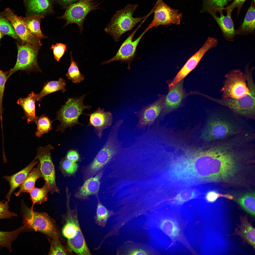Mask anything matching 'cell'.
<instances>
[{
	"instance_id": "1",
	"label": "cell",
	"mask_w": 255,
	"mask_h": 255,
	"mask_svg": "<svg viewBox=\"0 0 255 255\" xmlns=\"http://www.w3.org/2000/svg\"><path fill=\"white\" fill-rule=\"evenodd\" d=\"M164 168V183L168 186L191 187L197 178V166L185 154L166 161Z\"/></svg>"
},
{
	"instance_id": "2",
	"label": "cell",
	"mask_w": 255,
	"mask_h": 255,
	"mask_svg": "<svg viewBox=\"0 0 255 255\" xmlns=\"http://www.w3.org/2000/svg\"><path fill=\"white\" fill-rule=\"evenodd\" d=\"M123 121L120 119L112 126L105 144L92 161L81 170L84 182L101 171L107 164L115 160L122 150V143L118 137L119 128Z\"/></svg>"
},
{
	"instance_id": "3",
	"label": "cell",
	"mask_w": 255,
	"mask_h": 255,
	"mask_svg": "<svg viewBox=\"0 0 255 255\" xmlns=\"http://www.w3.org/2000/svg\"><path fill=\"white\" fill-rule=\"evenodd\" d=\"M153 215L152 222L153 226L167 236L172 244L179 242L192 254H198L185 236L184 231L187 223L179 212L166 209L155 212Z\"/></svg>"
},
{
	"instance_id": "4",
	"label": "cell",
	"mask_w": 255,
	"mask_h": 255,
	"mask_svg": "<svg viewBox=\"0 0 255 255\" xmlns=\"http://www.w3.org/2000/svg\"><path fill=\"white\" fill-rule=\"evenodd\" d=\"M251 129L246 127L242 121L223 113L212 114L202 131L201 138L204 141L218 140Z\"/></svg>"
},
{
	"instance_id": "5",
	"label": "cell",
	"mask_w": 255,
	"mask_h": 255,
	"mask_svg": "<svg viewBox=\"0 0 255 255\" xmlns=\"http://www.w3.org/2000/svg\"><path fill=\"white\" fill-rule=\"evenodd\" d=\"M66 197L67 212L62 234L68 239V246L70 250L78 255H89L91 252L80 226L76 208L71 209L69 205L71 196L67 195Z\"/></svg>"
},
{
	"instance_id": "6",
	"label": "cell",
	"mask_w": 255,
	"mask_h": 255,
	"mask_svg": "<svg viewBox=\"0 0 255 255\" xmlns=\"http://www.w3.org/2000/svg\"><path fill=\"white\" fill-rule=\"evenodd\" d=\"M249 93L239 99H217L205 95L204 97L212 101L227 107L238 116L249 119H255V86L252 74L246 75Z\"/></svg>"
},
{
	"instance_id": "7",
	"label": "cell",
	"mask_w": 255,
	"mask_h": 255,
	"mask_svg": "<svg viewBox=\"0 0 255 255\" xmlns=\"http://www.w3.org/2000/svg\"><path fill=\"white\" fill-rule=\"evenodd\" d=\"M136 4L128 5L123 9L116 12L104 29L115 42L118 41L121 36L131 30L146 16L134 17L133 14L137 7Z\"/></svg>"
},
{
	"instance_id": "8",
	"label": "cell",
	"mask_w": 255,
	"mask_h": 255,
	"mask_svg": "<svg viewBox=\"0 0 255 255\" xmlns=\"http://www.w3.org/2000/svg\"><path fill=\"white\" fill-rule=\"evenodd\" d=\"M86 95L83 94L78 98L68 99L64 105L57 113L55 120H59L60 124L58 126L56 131L63 133L68 128H71L76 125H84L80 123L79 118L82 115H87L88 114L83 113L85 109L91 108L90 105H85L83 100Z\"/></svg>"
},
{
	"instance_id": "9",
	"label": "cell",
	"mask_w": 255,
	"mask_h": 255,
	"mask_svg": "<svg viewBox=\"0 0 255 255\" xmlns=\"http://www.w3.org/2000/svg\"><path fill=\"white\" fill-rule=\"evenodd\" d=\"M21 202L23 223L25 229L41 232L50 237L58 235L54 225L47 214L35 212L27 207L23 200Z\"/></svg>"
},
{
	"instance_id": "10",
	"label": "cell",
	"mask_w": 255,
	"mask_h": 255,
	"mask_svg": "<svg viewBox=\"0 0 255 255\" xmlns=\"http://www.w3.org/2000/svg\"><path fill=\"white\" fill-rule=\"evenodd\" d=\"M221 91L222 98L239 99L249 93L245 74L239 69L232 70L225 76Z\"/></svg>"
},
{
	"instance_id": "11",
	"label": "cell",
	"mask_w": 255,
	"mask_h": 255,
	"mask_svg": "<svg viewBox=\"0 0 255 255\" xmlns=\"http://www.w3.org/2000/svg\"><path fill=\"white\" fill-rule=\"evenodd\" d=\"M40 47L28 43L18 44L17 61L14 67L8 72V78L14 72L20 70L27 72H41L37 60Z\"/></svg>"
},
{
	"instance_id": "12",
	"label": "cell",
	"mask_w": 255,
	"mask_h": 255,
	"mask_svg": "<svg viewBox=\"0 0 255 255\" xmlns=\"http://www.w3.org/2000/svg\"><path fill=\"white\" fill-rule=\"evenodd\" d=\"M54 149L50 144L40 146L37 149L36 155L39 161L42 178L48 185L51 194L59 193L60 191L56 184L55 168L51 153V151Z\"/></svg>"
},
{
	"instance_id": "13",
	"label": "cell",
	"mask_w": 255,
	"mask_h": 255,
	"mask_svg": "<svg viewBox=\"0 0 255 255\" xmlns=\"http://www.w3.org/2000/svg\"><path fill=\"white\" fill-rule=\"evenodd\" d=\"M95 0H79L70 4L63 15L61 17L67 21L64 26L69 24H76L81 33L83 25L87 14L92 11L98 9L100 3H97Z\"/></svg>"
},
{
	"instance_id": "14",
	"label": "cell",
	"mask_w": 255,
	"mask_h": 255,
	"mask_svg": "<svg viewBox=\"0 0 255 255\" xmlns=\"http://www.w3.org/2000/svg\"><path fill=\"white\" fill-rule=\"evenodd\" d=\"M218 43L217 39L209 37L202 46L188 60L174 78L172 80L166 81L168 84V92L194 69L206 53L210 49L216 47Z\"/></svg>"
},
{
	"instance_id": "15",
	"label": "cell",
	"mask_w": 255,
	"mask_h": 255,
	"mask_svg": "<svg viewBox=\"0 0 255 255\" xmlns=\"http://www.w3.org/2000/svg\"><path fill=\"white\" fill-rule=\"evenodd\" d=\"M153 12L154 13V17L146 28L148 30L161 25H179L182 18V14L178 10L171 8L163 0H157Z\"/></svg>"
},
{
	"instance_id": "16",
	"label": "cell",
	"mask_w": 255,
	"mask_h": 255,
	"mask_svg": "<svg viewBox=\"0 0 255 255\" xmlns=\"http://www.w3.org/2000/svg\"><path fill=\"white\" fill-rule=\"evenodd\" d=\"M158 99L148 105L142 106L140 110L134 112L138 119L137 127L140 129H144L147 125L149 128L154 123L162 110L165 104L166 96L158 94Z\"/></svg>"
},
{
	"instance_id": "17",
	"label": "cell",
	"mask_w": 255,
	"mask_h": 255,
	"mask_svg": "<svg viewBox=\"0 0 255 255\" xmlns=\"http://www.w3.org/2000/svg\"><path fill=\"white\" fill-rule=\"evenodd\" d=\"M0 15L11 23L16 32L20 38L22 43H29L40 47L42 45L39 38L33 35L28 29L22 17L16 15L9 8H6Z\"/></svg>"
},
{
	"instance_id": "18",
	"label": "cell",
	"mask_w": 255,
	"mask_h": 255,
	"mask_svg": "<svg viewBox=\"0 0 255 255\" xmlns=\"http://www.w3.org/2000/svg\"><path fill=\"white\" fill-rule=\"evenodd\" d=\"M140 26H139L123 42L114 57L108 60L104 61L102 64H107L112 62L119 61L121 63H127L128 68L130 69L137 45L143 36L148 30L146 29L140 36L133 41L134 36Z\"/></svg>"
},
{
	"instance_id": "19",
	"label": "cell",
	"mask_w": 255,
	"mask_h": 255,
	"mask_svg": "<svg viewBox=\"0 0 255 255\" xmlns=\"http://www.w3.org/2000/svg\"><path fill=\"white\" fill-rule=\"evenodd\" d=\"M184 80L183 79L180 81L166 96L163 108L158 117H162L177 109L181 105L186 97L191 94L187 93L184 89Z\"/></svg>"
},
{
	"instance_id": "20",
	"label": "cell",
	"mask_w": 255,
	"mask_h": 255,
	"mask_svg": "<svg viewBox=\"0 0 255 255\" xmlns=\"http://www.w3.org/2000/svg\"><path fill=\"white\" fill-rule=\"evenodd\" d=\"M89 117L87 127L92 126L94 132L99 139L102 137L103 131L110 126L113 122V116L109 111H104V109L99 107L90 114H88Z\"/></svg>"
},
{
	"instance_id": "21",
	"label": "cell",
	"mask_w": 255,
	"mask_h": 255,
	"mask_svg": "<svg viewBox=\"0 0 255 255\" xmlns=\"http://www.w3.org/2000/svg\"><path fill=\"white\" fill-rule=\"evenodd\" d=\"M103 170L94 176L87 179L83 184L78 187L74 194V197L78 199L87 200L91 195L98 194L100 188L101 180Z\"/></svg>"
},
{
	"instance_id": "22",
	"label": "cell",
	"mask_w": 255,
	"mask_h": 255,
	"mask_svg": "<svg viewBox=\"0 0 255 255\" xmlns=\"http://www.w3.org/2000/svg\"><path fill=\"white\" fill-rule=\"evenodd\" d=\"M38 162L37 157L36 156L33 161L23 169L12 175L5 176L3 177L9 182L10 186L9 190L5 196L8 202L10 201V197L13 192L17 188L20 187Z\"/></svg>"
},
{
	"instance_id": "23",
	"label": "cell",
	"mask_w": 255,
	"mask_h": 255,
	"mask_svg": "<svg viewBox=\"0 0 255 255\" xmlns=\"http://www.w3.org/2000/svg\"><path fill=\"white\" fill-rule=\"evenodd\" d=\"M159 253L145 244L131 241L125 242L117 251V254L119 255H155Z\"/></svg>"
},
{
	"instance_id": "24",
	"label": "cell",
	"mask_w": 255,
	"mask_h": 255,
	"mask_svg": "<svg viewBox=\"0 0 255 255\" xmlns=\"http://www.w3.org/2000/svg\"><path fill=\"white\" fill-rule=\"evenodd\" d=\"M240 220L241 223L237 225L238 229L236 228L235 233L228 236L238 235L241 238L243 244L246 243L252 247L255 250V229L251 222L248 221L246 215L244 217L240 216Z\"/></svg>"
},
{
	"instance_id": "25",
	"label": "cell",
	"mask_w": 255,
	"mask_h": 255,
	"mask_svg": "<svg viewBox=\"0 0 255 255\" xmlns=\"http://www.w3.org/2000/svg\"><path fill=\"white\" fill-rule=\"evenodd\" d=\"M226 16L220 12L219 17L217 16L212 12L210 13L212 16L220 27L224 38L228 41H233L236 35L233 21L231 17V12L226 10Z\"/></svg>"
},
{
	"instance_id": "26",
	"label": "cell",
	"mask_w": 255,
	"mask_h": 255,
	"mask_svg": "<svg viewBox=\"0 0 255 255\" xmlns=\"http://www.w3.org/2000/svg\"><path fill=\"white\" fill-rule=\"evenodd\" d=\"M37 97V94L32 92L27 97L20 98L17 101V103L22 107L24 112L23 118L26 119L28 124L35 122L38 118L35 115V105Z\"/></svg>"
},
{
	"instance_id": "27",
	"label": "cell",
	"mask_w": 255,
	"mask_h": 255,
	"mask_svg": "<svg viewBox=\"0 0 255 255\" xmlns=\"http://www.w3.org/2000/svg\"><path fill=\"white\" fill-rule=\"evenodd\" d=\"M42 178L40 167L38 163V166L33 168L31 170L25 179L20 186L19 190L14 193L16 196H18L21 194L24 193H29L35 187V183L37 180Z\"/></svg>"
},
{
	"instance_id": "28",
	"label": "cell",
	"mask_w": 255,
	"mask_h": 255,
	"mask_svg": "<svg viewBox=\"0 0 255 255\" xmlns=\"http://www.w3.org/2000/svg\"><path fill=\"white\" fill-rule=\"evenodd\" d=\"M24 1L28 11L32 14L42 15L49 12L52 8V4L51 0Z\"/></svg>"
},
{
	"instance_id": "29",
	"label": "cell",
	"mask_w": 255,
	"mask_h": 255,
	"mask_svg": "<svg viewBox=\"0 0 255 255\" xmlns=\"http://www.w3.org/2000/svg\"><path fill=\"white\" fill-rule=\"evenodd\" d=\"M255 6L252 4L247 11L243 22L235 30L236 35H244L253 33L255 29Z\"/></svg>"
},
{
	"instance_id": "30",
	"label": "cell",
	"mask_w": 255,
	"mask_h": 255,
	"mask_svg": "<svg viewBox=\"0 0 255 255\" xmlns=\"http://www.w3.org/2000/svg\"><path fill=\"white\" fill-rule=\"evenodd\" d=\"M43 18L42 15L37 14L29 15L23 18L24 23L31 32L36 37L41 39L47 38L42 33L40 28L41 19Z\"/></svg>"
},
{
	"instance_id": "31",
	"label": "cell",
	"mask_w": 255,
	"mask_h": 255,
	"mask_svg": "<svg viewBox=\"0 0 255 255\" xmlns=\"http://www.w3.org/2000/svg\"><path fill=\"white\" fill-rule=\"evenodd\" d=\"M66 83L65 80L62 78L57 81H51L46 83L40 93L37 94L36 101L40 102L45 96L56 91L59 90H62V92L65 91Z\"/></svg>"
},
{
	"instance_id": "32",
	"label": "cell",
	"mask_w": 255,
	"mask_h": 255,
	"mask_svg": "<svg viewBox=\"0 0 255 255\" xmlns=\"http://www.w3.org/2000/svg\"><path fill=\"white\" fill-rule=\"evenodd\" d=\"M24 229V227L22 225L12 231H0V247L6 248L10 252H12V243L17 238L19 234Z\"/></svg>"
},
{
	"instance_id": "33",
	"label": "cell",
	"mask_w": 255,
	"mask_h": 255,
	"mask_svg": "<svg viewBox=\"0 0 255 255\" xmlns=\"http://www.w3.org/2000/svg\"><path fill=\"white\" fill-rule=\"evenodd\" d=\"M97 198L98 203L96 209V215L95 217V222L98 225L104 227L108 220L115 213L108 210L101 202L98 196H95Z\"/></svg>"
},
{
	"instance_id": "34",
	"label": "cell",
	"mask_w": 255,
	"mask_h": 255,
	"mask_svg": "<svg viewBox=\"0 0 255 255\" xmlns=\"http://www.w3.org/2000/svg\"><path fill=\"white\" fill-rule=\"evenodd\" d=\"M50 192L49 186L45 183L41 188L34 187L29 192L30 199L32 203L31 209L33 210L34 206L36 204H40L46 202L47 200L48 193Z\"/></svg>"
},
{
	"instance_id": "35",
	"label": "cell",
	"mask_w": 255,
	"mask_h": 255,
	"mask_svg": "<svg viewBox=\"0 0 255 255\" xmlns=\"http://www.w3.org/2000/svg\"><path fill=\"white\" fill-rule=\"evenodd\" d=\"M54 121L44 115L38 117L35 122L37 125V130L35 132L36 136L40 137L43 134L51 131L52 128V125Z\"/></svg>"
},
{
	"instance_id": "36",
	"label": "cell",
	"mask_w": 255,
	"mask_h": 255,
	"mask_svg": "<svg viewBox=\"0 0 255 255\" xmlns=\"http://www.w3.org/2000/svg\"><path fill=\"white\" fill-rule=\"evenodd\" d=\"M70 57L71 64L66 76L73 83H78L83 80L84 76L80 72L77 63L74 60L71 52Z\"/></svg>"
},
{
	"instance_id": "37",
	"label": "cell",
	"mask_w": 255,
	"mask_h": 255,
	"mask_svg": "<svg viewBox=\"0 0 255 255\" xmlns=\"http://www.w3.org/2000/svg\"><path fill=\"white\" fill-rule=\"evenodd\" d=\"M253 193L247 194L240 198L238 202L246 212L255 216V197Z\"/></svg>"
},
{
	"instance_id": "38",
	"label": "cell",
	"mask_w": 255,
	"mask_h": 255,
	"mask_svg": "<svg viewBox=\"0 0 255 255\" xmlns=\"http://www.w3.org/2000/svg\"><path fill=\"white\" fill-rule=\"evenodd\" d=\"M60 168L64 176H74L78 170L79 166L77 162L67 159L65 157L62 159L60 163Z\"/></svg>"
},
{
	"instance_id": "39",
	"label": "cell",
	"mask_w": 255,
	"mask_h": 255,
	"mask_svg": "<svg viewBox=\"0 0 255 255\" xmlns=\"http://www.w3.org/2000/svg\"><path fill=\"white\" fill-rule=\"evenodd\" d=\"M230 0H204V8L208 12L218 10L221 12Z\"/></svg>"
},
{
	"instance_id": "40",
	"label": "cell",
	"mask_w": 255,
	"mask_h": 255,
	"mask_svg": "<svg viewBox=\"0 0 255 255\" xmlns=\"http://www.w3.org/2000/svg\"><path fill=\"white\" fill-rule=\"evenodd\" d=\"M51 247L49 253L50 255H66V252L60 242L58 235L51 237Z\"/></svg>"
},
{
	"instance_id": "41",
	"label": "cell",
	"mask_w": 255,
	"mask_h": 255,
	"mask_svg": "<svg viewBox=\"0 0 255 255\" xmlns=\"http://www.w3.org/2000/svg\"><path fill=\"white\" fill-rule=\"evenodd\" d=\"M8 21L0 18V32L3 34L8 35L14 38H17L18 36L13 26Z\"/></svg>"
},
{
	"instance_id": "42",
	"label": "cell",
	"mask_w": 255,
	"mask_h": 255,
	"mask_svg": "<svg viewBox=\"0 0 255 255\" xmlns=\"http://www.w3.org/2000/svg\"><path fill=\"white\" fill-rule=\"evenodd\" d=\"M66 45L61 43H57L55 45H52L51 49L53 50L54 57L55 60L59 62L64 54L67 51Z\"/></svg>"
},
{
	"instance_id": "43",
	"label": "cell",
	"mask_w": 255,
	"mask_h": 255,
	"mask_svg": "<svg viewBox=\"0 0 255 255\" xmlns=\"http://www.w3.org/2000/svg\"><path fill=\"white\" fill-rule=\"evenodd\" d=\"M8 72H4L0 70V112L2 113V101L5 84L8 79Z\"/></svg>"
},
{
	"instance_id": "44",
	"label": "cell",
	"mask_w": 255,
	"mask_h": 255,
	"mask_svg": "<svg viewBox=\"0 0 255 255\" xmlns=\"http://www.w3.org/2000/svg\"><path fill=\"white\" fill-rule=\"evenodd\" d=\"M65 157L68 159L74 162H77L81 161L80 155L76 150L71 149L67 152Z\"/></svg>"
},
{
	"instance_id": "45",
	"label": "cell",
	"mask_w": 255,
	"mask_h": 255,
	"mask_svg": "<svg viewBox=\"0 0 255 255\" xmlns=\"http://www.w3.org/2000/svg\"><path fill=\"white\" fill-rule=\"evenodd\" d=\"M246 0H234L233 2L229 6L225 8L226 10L232 12L233 10L235 7L238 8L240 11L243 4Z\"/></svg>"
},
{
	"instance_id": "46",
	"label": "cell",
	"mask_w": 255,
	"mask_h": 255,
	"mask_svg": "<svg viewBox=\"0 0 255 255\" xmlns=\"http://www.w3.org/2000/svg\"><path fill=\"white\" fill-rule=\"evenodd\" d=\"M221 196L224 197L225 195L218 194L214 191H210L207 194L206 198L208 202H212L215 201L218 198Z\"/></svg>"
},
{
	"instance_id": "47",
	"label": "cell",
	"mask_w": 255,
	"mask_h": 255,
	"mask_svg": "<svg viewBox=\"0 0 255 255\" xmlns=\"http://www.w3.org/2000/svg\"><path fill=\"white\" fill-rule=\"evenodd\" d=\"M9 206L8 201H0V214L9 213Z\"/></svg>"
},
{
	"instance_id": "48",
	"label": "cell",
	"mask_w": 255,
	"mask_h": 255,
	"mask_svg": "<svg viewBox=\"0 0 255 255\" xmlns=\"http://www.w3.org/2000/svg\"><path fill=\"white\" fill-rule=\"evenodd\" d=\"M15 216H17V214L14 212H10L7 213L0 214V219H10Z\"/></svg>"
},
{
	"instance_id": "49",
	"label": "cell",
	"mask_w": 255,
	"mask_h": 255,
	"mask_svg": "<svg viewBox=\"0 0 255 255\" xmlns=\"http://www.w3.org/2000/svg\"><path fill=\"white\" fill-rule=\"evenodd\" d=\"M61 2L64 4H71L76 1L77 0H60Z\"/></svg>"
},
{
	"instance_id": "50",
	"label": "cell",
	"mask_w": 255,
	"mask_h": 255,
	"mask_svg": "<svg viewBox=\"0 0 255 255\" xmlns=\"http://www.w3.org/2000/svg\"><path fill=\"white\" fill-rule=\"evenodd\" d=\"M3 36V34L0 32V40Z\"/></svg>"
},
{
	"instance_id": "51",
	"label": "cell",
	"mask_w": 255,
	"mask_h": 255,
	"mask_svg": "<svg viewBox=\"0 0 255 255\" xmlns=\"http://www.w3.org/2000/svg\"><path fill=\"white\" fill-rule=\"evenodd\" d=\"M253 1H254V2H255V0H253Z\"/></svg>"
}]
</instances>
